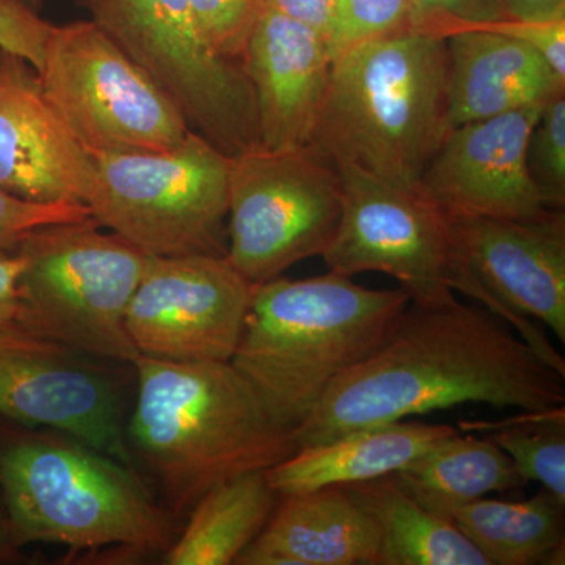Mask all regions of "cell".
<instances>
[{
  "label": "cell",
  "mask_w": 565,
  "mask_h": 565,
  "mask_svg": "<svg viewBox=\"0 0 565 565\" xmlns=\"http://www.w3.org/2000/svg\"><path fill=\"white\" fill-rule=\"evenodd\" d=\"M462 404L556 411L565 407V377L486 308L411 302L375 351L329 386L292 438L302 448Z\"/></svg>",
  "instance_id": "obj_1"
},
{
  "label": "cell",
  "mask_w": 565,
  "mask_h": 565,
  "mask_svg": "<svg viewBox=\"0 0 565 565\" xmlns=\"http://www.w3.org/2000/svg\"><path fill=\"white\" fill-rule=\"evenodd\" d=\"M136 403L126 422L134 459L150 468L174 514L212 487L267 470L297 451L230 362L132 363Z\"/></svg>",
  "instance_id": "obj_2"
},
{
  "label": "cell",
  "mask_w": 565,
  "mask_h": 565,
  "mask_svg": "<svg viewBox=\"0 0 565 565\" xmlns=\"http://www.w3.org/2000/svg\"><path fill=\"white\" fill-rule=\"evenodd\" d=\"M408 303L404 289L364 288L330 270L259 282L230 363L292 433L329 386L385 340Z\"/></svg>",
  "instance_id": "obj_3"
},
{
  "label": "cell",
  "mask_w": 565,
  "mask_h": 565,
  "mask_svg": "<svg viewBox=\"0 0 565 565\" xmlns=\"http://www.w3.org/2000/svg\"><path fill=\"white\" fill-rule=\"evenodd\" d=\"M448 82L445 36L405 28L353 44L333 61L310 147L416 188L451 131Z\"/></svg>",
  "instance_id": "obj_4"
},
{
  "label": "cell",
  "mask_w": 565,
  "mask_h": 565,
  "mask_svg": "<svg viewBox=\"0 0 565 565\" xmlns=\"http://www.w3.org/2000/svg\"><path fill=\"white\" fill-rule=\"evenodd\" d=\"M0 501L21 546L143 555L173 544L169 514L134 468L57 430L0 429Z\"/></svg>",
  "instance_id": "obj_5"
},
{
  "label": "cell",
  "mask_w": 565,
  "mask_h": 565,
  "mask_svg": "<svg viewBox=\"0 0 565 565\" xmlns=\"http://www.w3.org/2000/svg\"><path fill=\"white\" fill-rule=\"evenodd\" d=\"M14 250L22 256L13 326L107 362L139 359L126 313L150 255L93 217L41 226Z\"/></svg>",
  "instance_id": "obj_6"
},
{
  "label": "cell",
  "mask_w": 565,
  "mask_h": 565,
  "mask_svg": "<svg viewBox=\"0 0 565 565\" xmlns=\"http://www.w3.org/2000/svg\"><path fill=\"white\" fill-rule=\"evenodd\" d=\"M343 210L322 253L330 273L390 275L422 307L457 302L456 292L509 323L527 343L523 323L490 296L457 244L451 218L418 188L379 180L352 163H338ZM530 345V344H527Z\"/></svg>",
  "instance_id": "obj_7"
},
{
  "label": "cell",
  "mask_w": 565,
  "mask_h": 565,
  "mask_svg": "<svg viewBox=\"0 0 565 565\" xmlns=\"http://www.w3.org/2000/svg\"><path fill=\"white\" fill-rule=\"evenodd\" d=\"M96 182L87 206L150 256H226L232 158L199 132L169 151L92 156Z\"/></svg>",
  "instance_id": "obj_8"
},
{
  "label": "cell",
  "mask_w": 565,
  "mask_h": 565,
  "mask_svg": "<svg viewBox=\"0 0 565 565\" xmlns=\"http://www.w3.org/2000/svg\"><path fill=\"white\" fill-rule=\"evenodd\" d=\"M39 77L90 156L169 151L192 131L172 96L92 20L54 25Z\"/></svg>",
  "instance_id": "obj_9"
},
{
  "label": "cell",
  "mask_w": 565,
  "mask_h": 565,
  "mask_svg": "<svg viewBox=\"0 0 565 565\" xmlns=\"http://www.w3.org/2000/svg\"><path fill=\"white\" fill-rule=\"evenodd\" d=\"M92 21L180 106L193 131L228 158L259 147L244 63L204 43L191 0H77Z\"/></svg>",
  "instance_id": "obj_10"
},
{
  "label": "cell",
  "mask_w": 565,
  "mask_h": 565,
  "mask_svg": "<svg viewBox=\"0 0 565 565\" xmlns=\"http://www.w3.org/2000/svg\"><path fill=\"white\" fill-rule=\"evenodd\" d=\"M343 210L338 167L315 148L232 158L226 259L252 285L322 256Z\"/></svg>",
  "instance_id": "obj_11"
},
{
  "label": "cell",
  "mask_w": 565,
  "mask_h": 565,
  "mask_svg": "<svg viewBox=\"0 0 565 565\" xmlns=\"http://www.w3.org/2000/svg\"><path fill=\"white\" fill-rule=\"evenodd\" d=\"M117 364L14 326L0 329V418L73 435L136 470Z\"/></svg>",
  "instance_id": "obj_12"
},
{
  "label": "cell",
  "mask_w": 565,
  "mask_h": 565,
  "mask_svg": "<svg viewBox=\"0 0 565 565\" xmlns=\"http://www.w3.org/2000/svg\"><path fill=\"white\" fill-rule=\"evenodd\" d=\"M252 288L226 256H151L129 303L126 330L139 355L230 362Z\"/></svg>",
  "instance_id": "obj_13"
},
{
  "label": "cell",
  "mask_w": 565,
  "mask_h": 565,
  "mask_svg": "<svg viewBox=\"0 0 565 565\" xmlns=\"http://www.w3.org/2000/svg\"><path fill=\"white\" fill-rule=\"evenodd\" d=\"M468 266L490 296L523 323L527 344L565 377V360L545 326L565 344V217L451 218Z\"/></svg>",
  "instance_id": "obj_14"
},
{
  "label": "cell",
  "mask_w": 565,
  "mask_h": 565,
  "mask_svg": "<svg viewBox=\"0 0 565 565\" xmlns=\"http://www.w3.org/2000/svg\"><path fill=\"white\" fill-rule=\"evenodd\" d=\"M542 109L530 107L456 126L416 188L449 218L523 221L553 211L526 166L527 139Z\"/></svg>",
  "instance_id": "obj_15"
},
{
  "label": "cell",
  "mask_w": 565,
  "mask_h": 565,
  "mask_svg": "<svg viewBox=\"0 0 565 565\" xmlns=\"http://www.w3.org/2000/svg\"><path fill=\"white\" fill-rule=\"evenodd\" d=\"M93 158L44 95L39 73L0 50V189L36 203L87 204Z\"/></svg>",
  "instance_id": "obj_16"
},
{
  "label": "cell",
  "mask_w": 565,
  "mask_h": 565,
  "mask_svg": "<svg viewBox=\"0 0 565 565\" xmlns=\"http://www.w3.org/2000/svg\"><path fill=\"white\" fill-rule=\"evenodd\" d=\"M333 61L332 47L313 29L280 11L259 10L243 55L255 96L259 148L310 147Z\"/></svg>",
  "instance_id": "obj_17"
},
{
  "label": "cell",
  "mask_w": 565,
  "mask_h": 565,
  "mask_svg": "<svg viewBox=\"0 0 565 565\" xmlns=\"http://www.w3.org/2000/svg\"><path fill=\"white\" fill-rule=\"evenodd\" d=\"M381 531L344 486L280 494L239 565H377Z\"/></svg>",
  "instance_id": "obj_18"
},
{
  "label": "cell",
  "mask_w": 565,
  "mask_h": 565,
  "mask_svg": "<svg viewBox=\"0 0 565 565\" xmlns=\"http://www.w3.org/2000/svg\"><path fill=\"white\" fill-rule=\"evenodd\" d=\"M449 57V126L544 107L565 93V79L533 47L500 33L455 29Z\"/></svg>",
  "instance_id": "obj_19"
},
{
  "label": "cell",
  "mask_w": 565,
  "mask_h": 565,
  "mask_svg": "<svg viewBox=\"0 0 565 565\" xmlns=\"http://www.w3.org/2000/svg\"><path fill=\"white\" fill-rule=\"evenodd\" d=\"M448 424L392 422L360 427L322 444L297 448L291 457L267 468L278 494L308 492L326 486H349L397 473L449 435Z\"/></svg>",
  "instance_id": "obj_20"
},
{
  "label": "cell",
  "mask_w": 565,
  "mask_h": 565,
  "mask_svg": "<svg viewBox=\"0 0 565 565\" xmlns=\"http://www.w3.org/2000/svg\"><path fill=\"white\" fill-rule=\"evenodd\" d=\"M393 478L423 508L449 522L460 505L527 484L500 446L459 433L430 446Z\"/></svg>",
  "instance_id": "obj_21"
},
{
  "label": "cell",
  "mask_w": 565,
  "mask_h": 565,
  "mask_svg": "<svg viewBox=\"0 0 565 565\" xmlns=\"http://www.w3.org/2000/svg\"><path fill=\"white\" fill-rule=\"evenodd\" d=\"M280 494L266 470L248 471L212 487L192 508L181 537L166 550L163 564L228 565L258 537Z\"/></svg>",
  "instance_id": "obj_22"
},
{
  "label": "cell",
  "mask_w": 565,
  "mask_h": 565,
  "mask_svg": "<svg viewBox=\"0 0 565 565\" xmlns=\"http://www.w3.org/2000/svg\"><path fill=\"white\" fill-rule=\"evenodd\" d=\"M451 522L489 565L564 564L565 503L545 489L523 501L479 498Z\"/></svg>",
  "instance_id": "obj_23"
},
{
  "label": "cell",
  "mask_w": 565,
  "mask_h": 565,
  "mask_svg": "<svg viewBox=\"0 0 565 565\" xmlns=\"http://www.w3.org/2000/svg\"><path fill=\"white\" fill-rule=\"evenodd\" d=\"M344 487L381 531L377 565H489L455 523L423 508L393 475Z\"/></svg>",
  "instance_id": "obj_24"
},
{
  "label": "cell",
  "mask_w": 565,
  "mask_h": 565,
  "mask_svg": "<svg viewBox=\"0 0 565 565\" xmlns=\"http://www.w3.org/2000/svg\"><path fill=\"white\" fill-rule=\"evenodd\" d=\"M489 429L487 438L511 457L526 482H539L565 503V407L522 414Z\"/></svg>",
  "instance_id": "obj_25"
},
{
  "label": "cell",
  "mask_w": 565,
  "mask_h": 565,
  "mask_svg": "<svg viewBox=\"0 0 565 565\" xmlns=\"http://www.w3.org/2000/svg\"><path fill=\"white\" fill-rule=\"evenodd\" d=\"M526 166L552 210L565 204V93L545 104L526 145Z\"/></svg>",
  "instance_id": "obj_26"
},
{
  "label": "cell",
  "mask_w": 565,
  "mask_h": 565,
  "mask_svg": "<svg viewBox=\"0 0 565 565\" xmlns=\"http://www.w3.org/2000/svg\"><path fill=\"white\" fill-rule=\"evenodd\" d=\"M193 20L215 54L243 63L245 44L262 0H191Z\"/></svg>",
  "instance_id": "obj_27"
},
{
  "label": "cell",
  "mask_w": 565,
  "mask_h": 565,
  "mask_svg": "<svg viewBox=\"0 0 565 565\" xmlns=\"http://www.w3.org/2000/svg\"><path fill=\"white\" fill-rule=\"evenodd\" d=\"M408 0H338L334 58L362 41L408 28Z\"/></svg>",
  "instance_id": "obj_28"
},
{
  "label": "cell",
  "mask_w": 565,
  "mask_h": 565,
  "mask_svg": "<svg viewBox=\"0 0 565 565\" xmlns=\"http://www.w3.org/2000/svg\"><path fill=\"white\" fill-rule=\"evenodd\" d=\"M92 217L87 204L36 203L0 189V250H14L28 234L54 223Z\"/></svg>",
  "instance_id": "obj_29"
},
{
  "label": "cell",
  "mask_w": 565,
  "mask_h": 565,
  "mask_svg": "<svg viewBox=\"0 0 565 565\" xmlns=\"http://www.w3.org/2000/svg\"><path fill=\"white\" fill-rule=\"evenodd\" d=\"M52 29L54 24L21 0H0V50L20 55L36 73L43 66Z\"/></svg>",
  "instance_id": "obj_30"
},
{
  "label": "cell",
  "mask_w": 565,
  "mask_h": 565,
  "mask_svg": "<svg viewBox=\"0 0 565 565\" xmlns=\"http://www.w3.org/2000/svg\"><path fill=\"white\" fill-rule=\"evenodd\" d=\"M455 29H479V31L500 33L525 43L537 51L565 79V20L550 22L498 20L478 22V24H449L440 29L437 35L445 36Z\"/></svg>",
  "instance_id": "obj_31"
},
{
  "label": "cell",
  "mask_w": 565,
  "mask_h": 565,
  "mask_svg": "<svg viewBox=\"0 0 565 565\" xmlns=\"http://www.w3.org/2000/svg\"><path fill=\"white\" fill-rule=\"evenodd\" d=\"M408 28L435 33L449 24L504 20L503 0H408Z\"/></svg>",
  "instance_id": "obj_32"
},
{
  "label": "cell",
  "mask_w": 565,
  "mask_h": 565,
  "mask_svg": "<svg viewBox=\"0 0 565 565\" xmlns=\"http://www.w3.org/2000/svg\"><path fill=\"white\" fill-rule=\"evenodd\" d=\"M263 7L280 11L285 17L313 29L327 40L333 52L338 31V0H262Z\"/></svg>",
  "instance_id": "obj_33"
},
{
  "label": "cell",
  "mask_w": 565,
  "mask_h": 565,
  "mask_svg": "<svg viewBox=\"0 0 565 565\" xmlns=\"http://www.w3.org/2000/svg\"><path fill=\"white\" fill-rule=\"evenodd\" d=\"M22 256L17 250H0V329L13 326L18 308V278Z\"/></svg>",
  "instance_id": "obj_34"
},
{
  "label": "cell",
  "mask_w": 565,
  "mask_h": 565,
  "mask_svg": "<svg viewBox=\"0 0 565 565\" xmlns=\"http://www.w3.org/2000/svg\"><path fill=\"white\" fill-rule=\"evenodd\" d=\"M504 20L550 22L565 20V0H503Z\"/></svg>",
  "instance_id": "obj_35"
},
{
  "label": "cell",
  "mask_w": 565,
  "mask_h": 565,
  "mask_svg": "<svg viewBox=\"0 0 565 565\" xmlns=\"http://www.w3.org/2000/svg\"><path fill=\"white\" fill-rule=\"evenodd\" d=\"M22 546L18 544L7 519L6 509L0 501V564L14 563L20 559Z\"/></svg>",
  "instance_id": "obj_36"
},
{
  "label": "cell",
  "mask_w": 565,
  "mask_h": 565,
  "mask_svg": "<svg viewBox=\"0 0 565 565\" xmlns=\"http://www.w3.org/2000/svg\"><path fill=\"white\" fill-rule=\"evenodd\" d=\"M21 2L25 3L29 9L36 11V13H40V10L43 9L44 6V0H21Z\"/></svg>",
  "instance_id": "obj_37"
}]
</instances>
